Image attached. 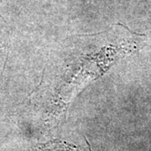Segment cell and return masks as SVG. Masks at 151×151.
<instances>
[{
	"label": "cell",
	"instance_id": "6da1fadb",
	"mask_svg": "<svg viewBox=\"0 0 151 151\" xmlns=\"http://www.w3.org/2000/svg\"><path fill=\"white\" fill-rule=\"evenodd\" d=\"M3 54H4V40H3V34L0 31V65L2 64Z\"/></svg>",
	"mask_w": 151,
	"mask_h": 151
}]
</instances>
